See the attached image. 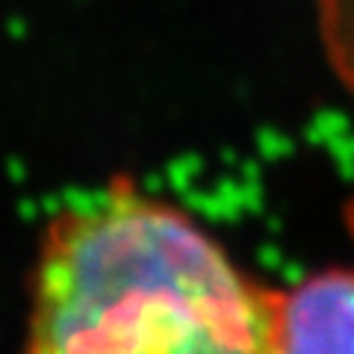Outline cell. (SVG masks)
<instances>
[{"label":"cell","instance_id":"1","mask_svg":"<svg viewBox=\"0 0 354 354\" xmlns=\"http://www.w3.org/2000/svg\"><path fill=\"white\" fill-rule=\"evenodd\" d=\"M269 290L189 213L115 177L44 227L21 354H266Z\"/></svg>","mask_w":354,"mask_h":354},{"label":"cell","instance_id":"2","mask_svg":"<svg viewBox=\"0 0 354 354\" xmlns=\"http://www.w3.org/2000/svg\"><path fill=\"white\" fill-rule=\"evenodd\" d=\"M266 354H354V269L307 274L269 290Z\"/></svg>","mask_w":354,"mask_h":354},{"label":"cell","instance_id":"3","mask_svg":"<svg viewBox=\"0 0 354 354\" xmlns=\"http://www.w3.org/2000/svg\"><path fill=\"white\" fill-rule=\"evenodd\" d=\"M319 6L325 9L330 30L339 32V39H346L354 53V0H319Z\"/></svg>","mask_w":354,"mask_h":354}]
</instances>
